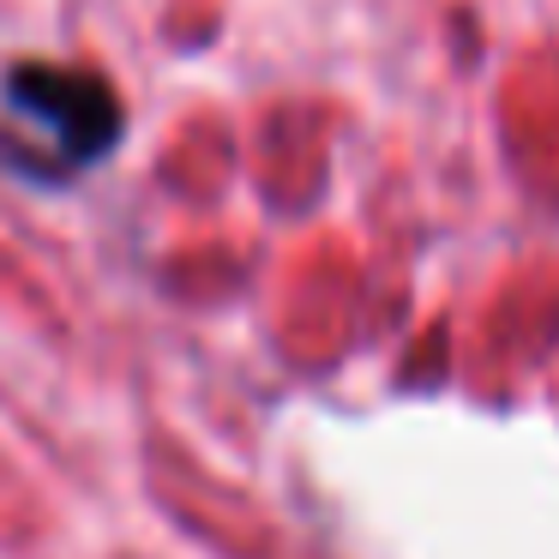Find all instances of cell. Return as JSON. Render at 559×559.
Segmentation results:
<instances>
[{"label": "cell", "instance_id": "cell-1", "mask_svg": "<svg viewBox=\"0 0 559 559\" xmlns=\"http://www.w3.org/2000/svg\"><path fill=\"white\" fill-rule=\"evenodd\" d=\"M0 103H7V115L19 127L49 133V169H43V181H67V175L103 163L127 133L121 97L91 67L13 61L7 79H0Z\"/></svg>", "mask_w": 559, "mask_h": 559}]
</instances>
